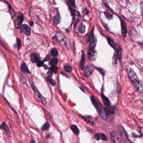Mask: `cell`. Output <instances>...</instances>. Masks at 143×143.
<instances>
[{"mask_svg": "<svg viewBox=\"0 0 143 143\" xmlns=\"http://www.w3.org/2000/svg\"><path fill=\"white\" fill-rule=\"evenodd\" d=\"M47 75H48V76L52 77V72L51 71V70H49L47 72Z\"/></svg>", "mask_w": 143, "mask_h": 143, "instance_id": "obj_40", "label": "cell"}, {"mask_svg": "<svg viewBox=\"0 0 143 143\" xmlns=\"http://www.w3.org/2000/svg\"><path fill=\"white\" fill-rule=\"evenodd\" d=\"M56 38L63 49L66 50H69L70 49V42L64 34L61 32H57L56 34Z\"/></svg>", "mask_w": 143, "mask_h": 143, "instance_id": "obj_2", "label": "cell"}, {"mask_svg": "<svg viewBox=\"0 0 143 143\" xmlns=\"http://www.w3.org/2000/svg\"><path fill=\"white\" fill-rule=\"evenodd\" d=\"M30 25L31 26H32L33 25V23L32 22H31V23H30Z\"/></svg>", "mask_w": 143, "mask_h": 143, "instance_id": "obj_43", "label": "cell"}, {"mask_svg": "<svg viewBox=\"0 0 143 143\" xmlns=\"http://www.w3.org/2000/svg\"><path fill=\"white\" fill-rule=\"evenodd\" d=\"M104 16L106 18V19H107L109 20H112L113 19V16L112 14L109 13V12L105 11L104 12Z\"/></svg>", "mask_w": 143, "mask_h": 143, "instance_id": "obj_22", "label": "cell"}, {"mask_svg": "<svg viewBox=\"0 0 143 143\" xmlns=\"http://www.w3.org/2000/svg\"><path fill=\"white\" fill-rule=\"evenodd\" d=\"M2 128H4V130L5 131L6 133H7V134L9 136H11V132L10 130L9 129L8 127L7 126L6 124L5 123H3L2 124Z\"/></svg>", "mask_w": 143, "mask_h": 143, "instance_id": "obj_21", "label": "cell"}, {"mask_svg": "<svg viewBox=\"0 0 143 143\" xmlns=\"http://www.w3.org/2000/svg\"><path fill=\"white\" fill-rule=\"evenodd\" d=\"M69 9H70V11L71 12V14L73 17L74 25V28H75L78 23L79 22L81 19V14L78 11L71 8L70 7H69Z\"/></svg>", "mask_w": 143, "mask_h": 143, "instance_id": "obj_4", "label": "cell"}, {"mask_svg": "<svg viewBox=\"0 0 143 143\" xmlns=\"http://www.w3.org/2000/svg\"><path fill=\"white\" fill-rule=\"evenodd\" d=\"M17 46L18 49L19 50L22 47V45H21V41L20 39L18 38H17Z\"/></svg>", "mask_w": 143, "mask_h": 143, "instance_id": "obj_34", "label": "cell"}, {"mask_svg": "<svg viewBox=\"0 0 143 143\" xmlns=\"http://www.w3.org/2000/svg\"><path fill=\"white\" fill-rule=\"evenodd\" d=\"M61 18L60 13L58 11H57V14L53 19V22L56 24H58L61 22Z\"/></svg>", "mask_w": 143, "mask_h": 143, "instance_id": "obj_16", "label": "cell"}, {"mask_svg": "<svg viewBox=\"0 0 143 143\" xmlns=\"http://www.w3.org/2000/svg\"><path fill=\"white\" fill-rule=\"evenodd\" d=\"M103 2L104 6H105V7H106L107 9H108L109 10H111L112 12H113V11H112V10L110 8V7H109V4H108V1H107V0H103Z\"/></svg>", "mask_w": 143, "mask_h": 143, "instance_id": "obj_29", "label": "cell"}, {"mask_svg": "<svg viewBox=\"0 0 143 143\" xmlns=\"http://www.w3.org/2000/svg\"><path fill=\"white\" fill-rule=\"evenodd\" d=\"M101 133H97L95 135V139L99 141L101 139Z\"/></svg>", "mask_w": 143, "mask_h": 143, "instance_id": "obj_35", "label": "cell"}, {"mask_svg": "<svg viewBox=\"0 0 143 143\" xmlns=\"http://www.w3.org/2000/svg\"><path fill=\"white\" fill-rule=\"evenodd\" d=\"M21 81H22V83L24 84H26V81H27L25 77L23 75H22L21 76Z\"/></svg>", "mask_w": 143, "mask_h": 143, "instance_id": "obj_38", "label": "cell"}, {"mask_svg": "<svg viewBox=\"0 0 143 143\" xmlns=\"http://www.w3.org/2000/svg\"><path fill=\"white\" fill-rule=\"evenodd\" d=\"M69 4L73 7H76V2L75 0H68Z\"/></svg>", "mask_w": 143, "mask_h": 143, "instance_id": "obj_32", "label": "cell"}, {"mask_svg": "<svg viewBox=\"0 0 143 143\" xmlns=\"http://www.w3.org/2000/svg\"><path fill=\"white\" fill-rule=\"evenodd\" d=\"M129 35L130 37H132L133 38H136L138 36V33L135 28L133 27H131L130 29Z\"/></svg>", "mask_w": 143, "mask_h": 143, "instance_id": "obj_15", "label": "cell"}, {"mask_svg": "<svg viewBox=\"0 0 143 143\" xmlns=\"http://www.w3.org/2000/svg\"><path fill=\"white\" fill-rule=\"evenodd\" d=\"M50 70L52 71V72L56 73L57 72L58 67L56 66H52L50 68Z\"/></svg>", "mask_w": 143, "mask_h": 143, "instance_id": "obj_33", "label": "cell"}, {"mask_svg": "<svg viewBox=\"0 0 143 143\" xmlns=\"http://www.w3.org/2000/svg\"><path fill=\"white\" fill-rule=\"evenodd\" d=\"M101 139L104 141H106L108 140V138L106 137V136L103 134V133H101Z\"/></svg>", "mask_w": 143, "mask_h": 143, "instance_id": "obj_37", "label": "cell"}, {"mask_svg": "<svg viewBox=\"0 0 143 143\" xmlns=\"http://www.w3.org/2000/svg\"><path fill=\"white\" fill-rule=\"evenodd\" d=\"M101 97L103 100V103L105 105H106L107 107L110 105V103L109 99L106 96H104V94H103V93L101 94Z\"/></svg>", "mask_w": 143, "mask_h": 143, "instance_id": "obj_17", "label": "cell"}, {"mask_svg": "<svg viewBox=\"0 0 143 143\" xmlns=\"http://www.w3.org/2000/svg\"><path fill=\"white\" fill-rule=\"evenodd\" d=\"M78 29L80 33L84 34L86 30V26L83 24H81L79 25Z\"/></svg>", "mask_w": 143, "mask_h": 143, "instance_id": "obj_20", "label": "cell"}, {"mask_svg": "<svg viewBox=\"0 0 143 143\" xmlns=\"http://www.w3.org/2000/svg\"><path fill=\"white\" fill-rule=\"evenodd\" d=\"M58 62V60L57 58H53L51 60L50 64L51 66H56V65L57 64Z\"/></svg>", "mask_w": 143, "mask_h": 143, "instance_id": "obj_25", "label": "cell"}, {"mask_svg": "<svg viewBox=\"0 0 143 143\" xmlns=\"http://www.w3.org/2000/svg\"><path fill=\"white\" fill-rule=\"evenodd\" d=\"M114 50H115V52L113 56V59L114 63H116L118 60H119L120 61L121 60L122 57V51L121 48L118 46H117V47Z\"/></svg>", "mask_w": 143, "mask_h": 143, "instance_id": "obj_5", "label": "cell"}, {"mask_svg": "<svg viewBox=\"0 0 143 143\" xmlns=\"http://www.w3.org/2000/svg\"><path fill=\"white\" fill-rule=\"evenodd\" d=\"M31 85L32 86V89H33V90H34V93H35V94L36 96L39 99H40L43 104H46V99H45V98L41 94L39 91L35 87V86H34L33 84H31Z\"/></svg>", "mask_w": 143, "mask_h": 143, "instance_id": "obj_8", "label": "cell"}, {"mask_svg": "<svg viewBox=\"0 0 143 143\" xmlns=\"http://www.w3.org/2000/svg\"><path fill=\"white\" fill-rule=\"evenodd\" d=\"M119 19H120V22L121 24V32H122V35L124 37H126L127 33L128 32V29H127V26L126 25V23L123 19L121 18V17H119Z\"/></svg>", "mask_w": 143, "mask_h": 143, "instance_id": "obj_7", "label": "cell"}, {"mask_svg": "<svg viewBox=\"0 0 143 143\" xmlns=\"http://www.w3.org/2000/svg\"><path fill=\"white\" fill-rule=\"evenodd\" d=\"M95 69H96L99 72L100 74H101L103 76H104V74H105V71H104V69H101V68H98V67H95Z\"/></svg>", "mask_w": 143, "mask_h": 143, "instance_id": "obj_31", "label": "cell"}, {"mask_svg": "<svg viewBox=\"0 0 143 143\" xmlns=\"http://www.w3.org/2000/svg\"><path fill=\"white\" fill-rule=\"evenodd\" d=\"M64 69L65 71L67 72H70L72 70V69L71 66L68 65L64 66Z\"/></svg>", "mask_w": 143, "mask_h": 143, "instance_id": "obj_27", "label": "cell"}, {"mask_svg": "<svg viewBox=\"0 0 143 143\" xmlns=\"http://www.w3.org/2000/svg\"><path fill=\"white\" fill-rule=\"evenodd\" d=\"M127 71L130 79L135 89L139 92L142 93L143 88L142 82L139 81L138 76L132 68H129L127 70Z\"/></svg>", "mask_w": 143, "mask_h": 143, "instance_id": "obj_1", "label": "cell"}, {"mask_svg": "<svg viewBox=\"0 0 143 143\" xmlns=\"http://www.w3.org/2000/svg\"><path fill=\"white\" fill-rule=\"evenodd\" d=\"M24 16L23 14H21L17 18V20L19 23L21 24L24 21Z\"/></svg>", "mask_w": 143, "mask_h": 143, "instance_id": "obj_26", "label": "cell"}, {"mask_svg": "<svg viewBox=\"0 0 143 143\" xmlns=\"http://www.w3.org/2000/svg\"><path fill=\"white\" fill-rule=\"evenodd\" d=\"M47 80L49 81V82L50 83L51 85H52L53 86H55L56 85V82L55 80L52 79L51 77H49L48 76L47 78Z\"/></svg>", "mask_w": 143, "mask_h": 143, "instance_id": "obj_28", "label": "cell"}, {"mask_svg": "<svg viewBox=\"0 0 143 143\" xmlns=\"http://www.w3.org/2000/svg\"><path fill=\"white\" fill-rule=\"evenodd\" d=\"M44 67H45L46 68V69H47V65H44Z\"/></svg>", "mask_w": 143, "mask_h": 143, "instance_id": "obj_42", "label": "cell"}, {"mask_svg": "<svg viewBox=\"0 0 143 143\" xmlns=\"http://www.w3.org/2000/svg\"><path fill=\"white\" fill-rule=\"evenodd\" d=\"M71 129L76 134H78L79 132V131L77 127L76 126V125H72L71 126Z\"/></svg>", "mask_w": 143, "mask_h": 143, "instance_id": "obj_23", "label": "cell"}, {"mask_svg": "<svg viewBox=\"0 0 143 143\" xmlns=\"http://www.w3.org/2000/svg\"><path fill=\"white\" fill-rule=\"evenodd\" d=\"M105 109L107 114H115V108L113 106H107V108Z\"/></svg>", "mask_w": 143, "mask_h": 143, "instance_id": "obj_13", "label": "cell"}, {"mask_svg": "<svg viewBox=\"0 0 143 143\" xmlns=\"http://www.w3.org/2000/svg\"><path fill=\"white\" fill-rule=\"evenodd\" d=\"M50 126V125L49 123H46L42 126V131H46V130H47V129L49 128Z\"/></svg>", "mask_w": 143, "mask_h": 143, "instance_id": "obj_30", "label": "cell"}, {"mask_svg": "<svg viewBox=\"0 0 143 143\" xmlns=\"http://www.w3.org/2000/svg\"><path fill=\"white\" fill-rule=\"evenodd\" d=\"M110 138L111 142L114 143H121L120 138L116 132L112 131L110 133Z\"/></svg>", "mask_w": 143, "mask_h": 143, "instance_id": "obj_6", "label": "cell"}, {"mask_svg": "<svg viewBox=\"0 0 143 143\" xmlns=\"http://www.w3.org/2000/svg\"><path fill=\"white\" fill-rule=\"evenodd\" d=\"M36 64H37V67H40L41 66H42L43 65V62L41 61L40 60L38 61L37 62H36Z\"/></svg>", "mask_w": 143, "mask_h": 143, "instance_id": "obj_36", "label": "cell"}, {"mask_svg": "<svg viewBox=\"0 0 143 143\" xmlns=\"http://www.w3.org/2000/svg\"><path fill=\"white\" fill-rule=\"evenodd\" d=\"M51 56H52L53 57H56L58 55V51H57V49L56 48H52L51 50Z\"/></svg>", "mask_w": 143, "mask_h": 143, "instance_id": "obj_24", "label": "cell"}, {"mask_svg": "<svg viewBox=\"0 0 143 143\" xmlns=\"http://www.w3.org/2000/svg\"><path fill=\"white\" fill-rule=\"evenodd\" d=\"M31 57V61L33 63H35L38 61L40 60V57L39 54H37L34 52L32 54Z\"/></svg>", "mask_w": 143, "mask_h": 143, "instance_id": "obj_14", "label": "cell"}, {"mask_svg": "<svg viewBox=\"0 0 143 143\" xmlns=\"http://www.w3.org/2000/svg\"><path fill=\"white\" fill-rule=\"evenodd\" d=\"M73 51H74V52L75 55V45H74V42H73Z\"/></svg>", "mask_w": 143, "mask_h": 143, "instance_id": "obj_41", "label": "cell"}, {"mask_svg": "<svg viewBox=\"0 0 143 143\" xmlns=\"http://www.w3.org/2000/svg\"><path fill=\"white\" fill-rule=\"evenodd\" d=\"M94 71V69L91 66H86L85 69L84 70V74L86 77H89L92 74Z\"/></svg>", "mask_w": 143, "mask_h": 143, "instance_id": "obj_10", "label": "cell"}, {"mask_svg": "<svg viewBox=\"0 0 143 143\" xmlns=\"http://www.w3.org/2000/svg\"><path fill=\"white\" fill-rule=\"evenodd\" d=\"M51 55H50V54H49V55H48L46 57L45 59V60H44V61H49V60L51 59Z\"/></svg>", "mask_w": 143, "mask_h": 143, "instance_id": "obj_39", "label": "cell"}, {"mask_svg": "<svg viewBox=\"0 0 143 143\" xmlns=\"http://www.w3.org/2000/svg\"><path fill=\"white\" fill-rule=\"evenodd\" d=\"M85 59H86L85 54L84 51H83L82 53V56H81V60L79 61V67L80 68V69L82 70L84 69V68Z\"/></svg>", "mask_w": 143, "mask_h": 143, "instance_id": "obj_12", "label": "cell"}, {"mask_svg": "<svg viewBox=\"0 0 143 143\" xmlns=\"http://www.w3.org/2000/svg\"><path fill=\"white\" fill-rule=\"evenodd\" d=\"M97 52L94 49H89L88 52V57L89 60L94 61L96 59Z\"/></svg>", "mask_w": 143, "mask_h": 143, "instance_id": "obj_9", "label": "cell"}, {"mask_svg": "<svg viewBox=\"0 0 143 143\" xmlns=\"http://www.w3.org/2000/svg\"><path fill=\"white\" fill-rule=\"evenodd\" d=\"M21 69L22 71L24 73H30V71L29 70L27 64L25 63H23L21 66Z\"/></svg>", "mask_w": 143, "mask_h": 143, "instance_id": "obj_19", "label": "cell"}, {"mask_svg": "<svg viewBox=\"0 0 143 143\" xmlns=\"http://www.w3.org/2000/svg\"><path fill=\"white\" fill-rule=\"evenodd\" d=\"M86 41L89 42V49H94L95 47H96L97 40V38L94 36V27H93L92 28L90 34L86 39Z\"/></svg>", "mask_w": 143, "mask_h": 143, "instance_id": "obj_3", "label": "cell"}, {"mask_svg": "<svg viewBox=\"0 0 143 143\" xmlns=\"http://www.w3.org/2000/svg\"><path fill=\"white\" fill-rule=\"evenodd\" d=\"M22 30L26 35H29L31 33L30 28L27 24H24L22 27Z\"/></svg>", "mask_w": 143, "mask_h": 143, "instance_id": "obj_11", "label": "cell"}, {"mask_svg": "<svg viewBox=\"0 0 143 143\" xmlns=\"http://www.w3.org/2000/svg\"><path fill=\"white\" fill-rule=\"evenodd\" d=\"M107 39L108 43V44H109V46H110L111 47L113 48V49H115V48L117 47V46L116 45V44H115V43L113 41V40L111 39V38L108 37H107Z\"/></svg>", "mask_w": 143, "mask_h": 143, "instance_id": "obj_18", "label": "cell"}]
</instances>
